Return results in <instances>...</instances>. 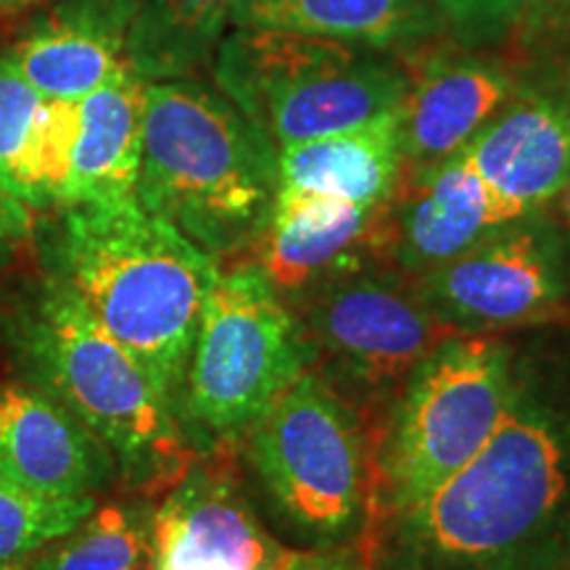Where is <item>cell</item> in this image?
Wrapping results in <instances>:
<instances>
[{
	"instance_id": "cb8c5ba5",
	"label": "cell",
	"mask_w": 570,
	"mask_h": 570,
	"mask_svg": "<svg viewBox=\"0 0 570 570\" xmlns=\"http://www.w3.org/2000/svg\"><path fill=\"white\" fill-rule=\"evenodd\" d=\"M96 508V497H48L0 475V562L32 558Z\"/></svg>"
},
{
	"instance_id": "4fadbf2b",
	"label": "cell",
	"mask_w": 570,
	"mask_h": 570,
	"mask_svg": "<svg viewBox=\"0 0 570 570\" xmlns=\"http://www.w3.org/2000/svg\"><path fill=\"white\" fill-rule=\"evenodd\" d=\"M117 460L82 420L27 383H0V475L48 497H96Z\"/></svg>"
},
{
	"instance_id": "f546056e",
	"label": "cell",
	"mask_w": 570,
	"mask_h": 570,
	"mask_svg": "<svg viewBox=\"0 0 570 570\" xmlns=\"http://www.w3.org/2000/svg\"><path fill=\"white\" fill-rule=\"evenodd\" d=\"M32 558H21V560H11V562H0V570H30Z\"/></svg>"
},
{
	"instance_id": "7402d4cb",
	"label": "cell",
	"mask_w": 570,
	"mask_h": 570,
	"mask_svg": "<svg viewBox=\"0 0 570 570\" xmlns=\"http://www.w3.org/2000/svg\"><path fill=\"white\" fill-rule=\"evenodd\" d=\"M235 0H138L127 63L146 82L180 80L214 56Z\"/></svg>"
},
{
	"instance_id": "ac0fdd59",
	"label": "cell",
	"mask_w": 570,
	"mask_h": 570,
	"mask_svg": "<svg viewBox=\"0 0 570 570\" xmlns=\"http://www.w3.org/2000/svg\"><path fill=\"white\" fill-rule=\"evenodd\" d=\"M146 80L132 67L75 101V130L56 209L135 196L140 173Z\"/></svg>"
},
{
	"instance_id": "5b68a950",
	"label": "cell",
	"mask_w": 570,
	"mask_h": 570,
	"mask_svg": "<svg viewBox=\"0 0 570 570\" xmlns=\"http://www.w3.org/2000/svg\"><path fill=\"white\" fill-rule=\"evenodd\" d=\"M248 460L304 550L354 547L373 508L375 436L315 370L248 428Z\"/></svg>"
},
{
	"instance_id": "6da1fadb",
	"label": "cell",
	"mask_w": 570,
	"mask_h": 570,
	"mask_svg": "<svg viewBox=\"0 0 570 570\" xmlns=\"http://www.w3.org/2000/svg\"><path fill=\"white\" fill-rule=\"evenodd\" d=\"M354 547L375 570H570V327L512 333L508 407L481 452Z\"/></svg>"
},
{
	"instance_id": "7a4b0ae2",
	"label": "cell",
	"mask_w": 570,
	"mask_h": 570,
	"mask_svg": "<svg viewBox=\"0 0 570 570\" xmlns=\"http://www.w3.org/2000/svg\"><path fill=\"white\" fill-rule=\"evenodd\" d=\"M56 212L46 269L82 296L177 412L217 259L135 196Z\"/></svg>"
},
{
	"instance_id": "484cf974",
	"label": "cell",
	"mask_w": 570,
	"mask_h": 570,
	"mask_svg": "<svg viewBox=\"0 0 570 570\" xmlns=\"http://www.w3.org/2000/svg\"><path fill=\"white\" fill-rule=\"evenodd\" d=\"M285 570H375L356 547H333V550H296Z\"/></svg>"
},
{
	"instance_id": "4dcf8cb0",
	"label": "cell",
	"mask_w": 570,
	"mask_h": 570,
	"mask_svg": "<svg viewBox=\"0 0 570 570\" xmlns=\"http://www.w3.org/2000/svg\"><path fill=\"white\" fill-rule=\"evenodd\" d=\"M35 3V0H0V11H9V9H19V6Z\"/></svg>"
},
{
	"instance_id": "7c38bea8",
	"label": "cell",
	"mask_w": 570,
	"mask_h": 570,
	"mask_svg": "<svg viewBox=\"0 0 570 570\" xmlns=\"http://www.w3.org/2000/svg\"><path fill=\"white\" fill-rule=\"evenodd\" d=\"M294 554L227 470H185L154 512L151 570H285Z\"/></svg>"
},
{
	"instance_id": "603a6c76",
	"label": "cell",
	"mask_w": 570,
	"mask_h": 570,
	"mask_svg": "<svg viewBox=\"0 0 570 570\" xmlns=\"http://www.w3.org/2000/svg\"><path fill=\"white\" fill-rule=\"evenodd\" d=\"M154 560V512L138 504H104L53 544L30 570H148Z\"/></svg>"
},
{
	"instance_id": "52a82bcc",
	"label": "cell",
	"mask_w": 570,
	"mask_h": 570,
	"mask_svg": "<svg viewBox=\"0 0 570 570\" xmlns=\"http://www.w3.org/2000/svg\"><path fill=\"white\" fill-rule=\"evenodd\" d=\"M309 362L333 391L365 404H394L407 377L441 341L454 336L415 277L373 252L356 256L288 296Z\"/></svg>"
},
{
	"instance_id": "d4e9b609",
	"label": "cell",
	"mask_w": 570,
	"mask_h": 570,
	"mask_svg": "<svg viewBox=\"0 0 570 570\" xmlns=\"http://www.w3.org/2000/svg\"><path fill=\"white\" fill-rule=\"evenodd\" d=\"M547 3L554 0H436L444 24H452L465 38H489L508 30Z\"/></svg>"
},
{
	"instance_id": "ba28073f",
	"label": "cell",
	"mask_w": 570,
	"mask_h": 570,
	"mask_svg": "<svg viewBox=\"0 0 570 570\" xmlns=\"http://www.w3.org/2000/svg\"><path fill=\"white\" fill-rule=\"evenodd\" d=\"M302 327L259 265L219 269L206 296L177 420L209 439L246 433L306 373Z\"/></svg>"
},
{
	"instance_id": "9c48e42d",
	"label": "cell",
	"mask_w": 570,
	"mask_h": 570,
	"mask_svg": "<svg viewBox=\"0 0 570 570\" xmlns=\"http://www.w3.org/2000/svg\"><path fill=\"white\" fill-rule=\"evenodd\" d=\"M431 309L458 333H520L554 325L570 304V256L554 223L525 214L417 277Z\"/></svg>"
},
{
	"instance_id": "8992f818",
	"label": "cell",
	"mask_w": 570,
	"mask_h": 570,
	"mask_svg": "<svg viewBox=\"0 0 570 570\" xmlns=\"http://www.w3.org/2000/svg\"><path fill=\"white\" fill-rule=\"evenodd\" d=\"M508 396L510 333L441 341L412 370L377 431L370 518L410 508L465 468L497 431Z\"/></svg>"
},
{
	"instance_id": "d6986e66",
	"label": "cell",
	"mask_w": 570,
	"mask_h": 570,
	"mask_svg": "<svg viewBox=\"0 0 570 570\" xmlns=\"http://www.w3.org/2000/svg\"><path fill=\"white\" fill-rule=\"evenodd\" d=\"M75 130V101L40 96L0 56V185L35 212L56 209Z\"/></svg>"
},
{
	"instance_id": "83f0119b",
	"label": "cell",
	"mask_w": 570,
	"mask_h": 570,
	"mask_svg": "<svg viewBox=\"0 0 570 570\" xmlns=\"http://www.w3.org/2000/svg\"><path fill=\"white\" fill-rule=\"evenodd\" d=\"M558 202H560V219H562V225H566L568 230H570V180L566 183V188L560 190Z\"/></svg>"
},
{
	"instance_id": "3957f363",
	"label": "cell",
	"mask_w": 570,
	"mask_h": 570,
	"mask_svg": "<svg viewBox=\"0 0 570 570\" xmlns=\"http://www.w3.org/2000/svg\"><path fill=\"white\" fill-rule=\"evenodd\" d=\"M0 338L19 381L82 420L127 481L156 489L185 473L188 454L173 404L61 275L46 269L11 288Z\"/></svg>"
},
{
	"instance_id": "ffe728a7",
	"label": "cell",
	"mask_w": 570,
	"mask_h": 570,
	"mask_svg": "<svg viewBox=\"0 0 570 570\" xmlns=\"http://www.w3.org/2000/svg\"><path fill=\"white\" fill-rule=\"evenodd\" d=\"M281 188L338 196L377 209L404 173L402 109L356 130L277 148Z\"/></svg>"
},
{
	"instance_id": "8fae6325",
	"label": "cell",
	"mask_w": 570,
	"mask_h": 570,
	"mask_svg": "<svg viewBox=\"0 0 570 570\" xmlns=\"http://www.w3.org/2000/svg\"><path fill=\"white\" fill-rule=\"evenodd\" d=\"M508 223V212L460 151L428 169H404L377 212L375 254L417 281Z\"/></svg>"
},
{
	"instance_id": "2e32d148",
	"label": "cell",
	"mask_w": 570,
	"mask_h": 570,
	"mask_svg": "<svg viewBox=\"0 0 570 570\" xmlns=\"http://www.w3.org/2000/svg\"><path fill=\"white\" fill-rule=\"evenodd\" d=\"M515 96L502 63L436 53L410 77L402 104L404 169H428L460 154Z\"/></svg>"
},
{
	"instance_id": "f1b7e54d",
	"label": "cell",
	"mask_w": 570,
	"mask_h": 570,
	"mask_svg": "<svg viewBox=\"0 0 570 570\" xmlns=\"http://www.w3.org/2000/svg\"><path fill=\"white\" fill-rule=\"evenodd\" d=\"M11 259H13V244H9V240H0V281H3L6 269L11 267Z\"/></svg>"
},
{
	"instance_id": "44dd1931",
	"label": "cell",
	"mask_w": 570,
	"mask_h": 570,
	"mask_svg": "<svg viewBox=\"0 0 570 570\" xmlns=\"http://www.w3.org/2000/svg\"><path fill=\"white\" fill-rule=\"evenodd\" d=\"M238 30H283L386 51L441 32L436 0H235Z\"/></svg>"
},
{
	"instance_id": "5bb4252c",
	"label": "cell",
	"mask_w": 570,
	"mask_h": 570,
	"mask_svg": "<svg viewBox=\"0 0 570 570\" xmlns=\"http://www.w3.org/2000/svg\"><path fill=\"white\" fill-rule=\"evenodd\" d=\"M462 154L510 219L544 212L570 180V101L512 96Z\"/></svg>"
},
{
	"instance_id": "277c9868",
	"label": "cell",
	"mask_w": 570,
	"mask_h": 570,
	"mask_svg": "<svg viewBox=\"0 0 570 570\" xmlns=\"http://www.w3.org/2000/svg\"><path fill=\"white\" fill-rule=\"evenodd\" d=\"M281 194L277 148L230 98L198 82L146 85L135 198L206 254L254 248Z\"/></svg>"
},
{
	"instance_id": "30bf717a",
	"label": "cell",
	"mask_w": 570,
	"mask_h": 570,
	"mask_svg": "<svg viewBox=\"0 0 570 570\" xmlns=\"http://www.w3.org/2000/svg\"><path fill=\"white\" fill-rule=\"evenodd\" d=\"M410 75L370 48L327 40L294 71L269 82L246 114L275 148L365 127L402 109Z\"/></svg>"
},
{
	"instance_id": "4316f807",
	"label": "cell",
	"mask_w": 570,
	"mask_h": 570,
	"mask_svg": "<svg viewBox=\"0 0 570 570\" xmlns=\"http://www.w3.org/2000/svg\"><path fill=\"white\" fill-rule=\"evenodd\" d=\"M35 230V209L0 185V240L17 244Z\"/></svg>"
},
{
	"instance_id": "9a60e30c",
	"label": "cell",
	"mask_w": 570,
	"mask_h": 570,
	"mask_svg": "<svg viewBox=\"0 0 570 570\" xmlns=\"http://www.w3.org/2000/svg\"><path fill=\"white\" fill-rule=\"evenodd\" d=\"M138 0H61L9 51L40 96L80 101L127 63Z\"/></svg>"
},
{
	"instance_id": "e0dca14e",
	"label": "cell",
	"mask_w": 570,
	"mask_h": 570,
	"mask_svg": "<svg viewBox=\"0 0 570 570\" xmlns=\"http://www.w3.org/2000/svg\"><path fill=\"white\" fill-rule=\"evenodd\" d=\"M377 209L338 196L281 188L265 233L256 240L262 273L277 294L294 296L362 254H375ZM377 256V254H375Z\"/></svg>"
}]
</instances>
